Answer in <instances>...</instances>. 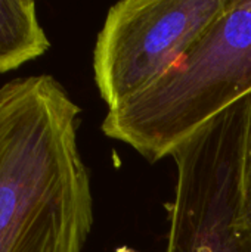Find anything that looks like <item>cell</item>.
<instances>
[{
	"mask_svg": "<svg viewBox=\"0 0 251 252\" xmlns=\"http://www.w3.org/2000/svg\"><path fill=\"white\" fill-rule=\"evenodd\" d=\"M81 108L52 75L0 87V252H83L93 227Z\"/></svg>",
	"mask_w": 251,
	"mask_h": 252,
	"instance_id": "6da1fadb",
	"label": "cell"
},
{
	"mask_svg": "<svg viewBox=\"0 0 251 252\" xmlns=\"http://www.w3.org/2000/svg\"><path fill=\"white\" fill-rule=\"evenodd\" d=\"M250 96L251 0H231L166 74L108 108L101 128L157 162Z\"/></svg>",
	"mask_w": 251,
	"mask_h": 252,
	"instance_id": "7a4b0ae2",
	"label": "cell"
},
{
	"mask_svg": "<svg viewBox=\"0 0 251 252\" xmlns=\"http://www.w3.org/2000/svg\"><path fill=\"white\" fill-rule=\"evenodd\" d=\"M251 96L172 152L176 167L166 252H251L244 154Z\"/></svg>",
	"mask_w": 251,
	"mask_h": 252,
	"instance_id": "3957f363",
	"label": "cell"
},
{
	"mask_svg": "<svg viewBox=\"0 0 251 252\" xmlns=\"http://www.w3.org/2000/svg\"><path fill=\"white\" fill-rule=\"evenodd\" d=\"M231 0H123L107 12L93 49V78L108 108L166 74Z\"/></svg>",
	"mask_w": 251,
	"mask_h": 252,
	"instance_id": "277c9868",
	"label": "cell"
},
{
	"mask_svg": "<svg viewBox=\"0 0 251 252\" xmlns=\"http://www.w3.org/2000/svg\"><path fill=\"white\" fill-rule=\"evenodd\" d=\"M49 47L33 0H0V74L40 58Z\"/></svg>",
	"mask_w": 251,
	"mask_h": 252,
	"instance_id": "5b68a950",
	"label": "cell"
},
{
	"mask_svg": "<svg viewBox=\"0 0 251 252\" xmlns=\"http://www.w3.org/2000/svg\"><path fill=\"white\" fill-rule=\"evenodd\" d=\"M243 189H244V210H246V216H247V220L251 226V108L247 140H246V154H244Z\"/></svg>",
	"mask_w": 251,
	"mask_h": 252,
	"instance_id": "8992f818",
	"label": "cell"
}]
</instances>
